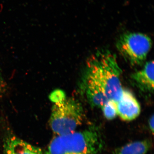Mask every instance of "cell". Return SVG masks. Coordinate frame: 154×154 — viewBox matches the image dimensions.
Segmentation results:
<instances>
[{
  "label": "cell",
  "mask_w": 154,
  "mask_h": 154,
  "mask_svg": "<svg viewBox=\"0 0 154 154\" xmlns=\"http://www.w3.org/2000/svg\"><path fill=\"white\" fill-rule=\"evenodd\" d=\"M122 70L115 54L99 50L89 57L82 81L88 82L103 91L108 100L117 102L122 95Z\"/></svg>",
  "instance_id": "6da1fadb"
},
{
  "label": "cell",
  "mask_w": 154,
  "mask_h": 154,
  "mask_svg": "<svg viewBox=\"0 0 154 154\" xmlns=\"http://www.w3.org/2000/svg\"><path fill=\"white\" fill-rule=\"evenodd\" d=\"M103 146L100 131L91 127L55 136L50 143L46 154H102Z\"/></svg>",
  "instance_id": "7a4b0ae2"
},
{
  "label": "cell",
  "mask_w": 154,
  "mask_h": 154,
  "mask_svg": "<svg viewBox=\"0 0 154 154\" xmlns=\"http://www.w3.org/2000/svg\"><path fill=\"white\" fill-rule=\"evenodd\" d=\"M84 118L82 106L73 98H66L54 103L51 110L49 123L56 136L75 131L82 123Z\"/></svg>",
  "instance_id": "3957f363"
},
{
  "label": "cell",
  "mask_w": 154,
  "mask_h": 154,
  "mask_svg": "<svg viewBox=\"0 0 154 154\" xmlns=\"http://www.w3.org/2000/svg\"><path fill=\"white\" fill-rule=\"evenodd\" d=\"M116 48L125 60L133 66L139 65L146 60L152 46L151 38L141 33H126L116 42Z\"/></svg>",
  "instance_id": "277c9868"
},
{
  "label": "cell",
  "mask_w": 154,
  "mask_h": 154,
  "mask_svg": "<svg viewBox=\"0 0 154 154\" xmlns=\"http://www.w3.org/2000/svg\"><path fill=\"white\" fill-rule=\"evenodd\" d=\"M117 115L124 121L134 120L140 114L141 107L139 103L132 93L123 90L119 101L116 102Z\"/></svg>",
  "instance_id": "5b68a950"
},
{
  "label": "cell",
  "mask_w": 154,
  "mask_h": 154,
  "mask_svg": "<svg viewBox=\"0 0 154 154\" xmlns=\"http://www.w3.org/2000/svg\"><path fill=\"white\" fill-rule=\"evenodd\" d=\"M131 78L141 91L145 93H153L154 91V62L150 61L143 68L133 74Z\"/></svg>",
  "instance_id": "8992f818"
},
{
  "label": "cell",
  "mask_w": 154,
  "mask_h": 154,
  "mask_svg": "<svg viewBox=\"0 0 154 154\" xmlns=\"http://www.w3.org/2000/svg\"><path fill=\"white\" fill-rule=\"evenodd\" d=\"M3 151V154H43L40 148L15 136L6 139Z\"/></svg>",
  "instance_id": "52a82bcc"
},
{
  "label": "cell",
  "mask_w": 154,
  "mask_h": 154,
  "mask_svg": "<svg viewBox=\"0 0 154 154\" xmlns=\"http://www.w3.org/2000/svg\"><path fill=\"white\" fill-rule=\"evenodd\" d=\"M152 146L149 140L136 141L116 149L112 154H146Z\"/></svg>",
  "instance_id": "ba28073f"
},
{
  "label": "cell",
  "mask_w": 154,
  "mask_h": 154,
  "mask_svg": "<svg viewBox=\"0 0 154 154\" xmlns=\"http://www.w3.org/2000/svg\"><path fill=\"white\" fill-rule=\"evenodd\" d=\"M101 108L105 118L108 120H112L117 116L116 102L113 100H109Z\"/></svg>",
  "instance_id": "9c48e42d"
},
{
  "label": "cell",
  "mask_w": 154,
  "mask_h": 154,
  "mask_svg": "<svg viewBox=\"0 0 154 154\" xmlns=\"http://www.w3.org/2000/svg\"><path fill=\"white\" fill-rule=\"evenodd\" d=\"M50 99L54 103L63 101L66 98L64 92L60 90H57L53 92L49 96Z\"/></svg>",
  "instance_id": "30bf717a"
},
{
  "label": "cell",
  "mask_w": 154,
  "mask_h": 154,
  "mask_svg": "<svg viewBox=\"0 0 154 154\" xmlns=\"http://www.w3.org/2000/svg\"><path fill=\"white\" fill-rule=\"evenodd\" d=\"M154 115H152L149 119L148 121L149 127L150 130L151 131L152 134H153L154 132Z\"/></svg>",
  "instance_id": "8fae6325"
}]
</instances>
